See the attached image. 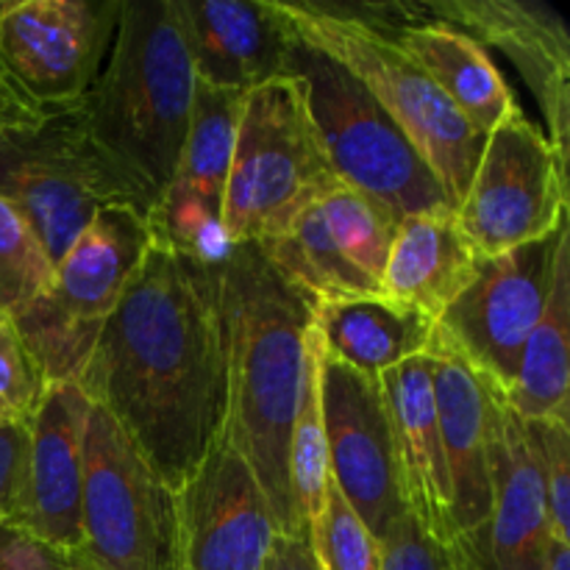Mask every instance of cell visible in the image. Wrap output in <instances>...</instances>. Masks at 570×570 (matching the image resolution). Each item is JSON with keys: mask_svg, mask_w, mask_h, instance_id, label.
I'll use <instances>...</instances> for the list:
<instances>
[{"mask_svg": "<svg viewBox=\"0 0 570 570\" xmlns=\"http://www.w3.org/2000/svg\"><path fill=\"white\" fill-rule=\"evenodd\" d=\"M76 384L178 493L226 426L220 262L154 239Z\"/></svg>", "mask_w": 570, "mask_h": 570, "instance_id": "6da1fadb", "label": "cell"}, {"mask_svg": "<svg viewBox=\"0 0 570 570\" xmlns=\"http://www.w3.org/2000/svg\"><path fill=\"white\" fill-rule=\"evenodd\" d=\"M220 304L228 376L223 432L259 482L278 534L309 540L289 484V434L317 304L254 243L232 245L223 254Z\"/></svg>", "mask_w": 570, "mask_h": 570, "instance_id": "7a4b0ae2", "label": "cell"}, {"mask_svg": "<svg viewBox=\"0 0 570 570\" xmlns=\"http://www.w3.org/2000/svg\"><path fill=\"white\" fill-rule=\"evenodd\" d=\"M195 67L176 0H122L98 81L83 95L100 142L154 184H170L187 139Z\"/></svg>", "mask_w": 570, "mask_h": 570, "instance_id": "3957f363", "label": "cell"}, {"mask_svg": "<svg viewBox=\"0 0 570 570\" xmlns=\"http://www.w3.org/2000/svg\"><path fill=\"white\" fill-rule=\"evenodd\" d=\"M0 198L56 267L100 212L131 209L154 220L161 195L100 142L81 98L0 131Z\"/></svg>", "mask_w": 570, "mask_h": 570, "instance_id": "277c9868", "label": "cell"}, {"mask_svg": "<svg viewBox=\"0 0 570 570\" xmlns=\"http://www.w3.org/2000/svg\"><path fill=\"white\" fill-rule=\"evenodd\" d=\"M271 6L293 37L340 61L376 98L432 167L451 204H460L482 156L484 134L443 98L421 65L351 6L312 0H271Z\"/></svg>", "mask_w": 570, "mask_h": 570, "instance_id": "5b68a950", "label": "cell"}, {"mask_svg": "<svg viewBox=\"0 0 570 570\" xmlns=\"http://www.w3.org/2000/svg\"><path fill=\"white\" fill-rule=\"evenodd\" d=\"M284 72L298 81L323 154L340 181L373 195L399 217L456 212L415 145L340 61L293 37Z\"/></svg>", "mask_w": 570, "mask_h": 570, "instance_id": "8992f818", "label": "cell"}, {"mask_svg": "<svg viewBox=\"0 0 570 570\" xmlns=\"http://www.w3.org/2000/svg\"><path fill=\"white\" fill-rule=\"evenodd\" d=\"M337 181L293 76L245 92L223 200L228 248L278 234Z\"/></svg>", "mask_w": 570, "mask_h": 570, "instance_id": "52a82bcc", "label": "cell"}, {"mask_svg": "<svg viewBox=\"0 0 570 570\" xmlns=\"http://www.w3.org/2000/svg\"><path fill=\"white\" fill-rule=\"evenodd\" d=\"M154 243L148 217L106 209L56 262L53 284L11 321L48 387L76 384L122 289Z\"/></svg>", "mask_w": 570, "mask_h": 570, "instance_id": "ba28073f", "label": "cell"}, {"mask_svg": "<svg viewBox=\"0 0 570 570\" xmlns=\"http://www.w3.org/2000/svg\"><path fill=\"white\" fill-rule=\"evenodd\" d=\"M83 570H176V501L122 429L89 406L83 429Z\"/></svg>", "mask_w": 570, "mask_h": 570, "instance_id": "9c48e42d", "label": "cell"}, {"mask_svg": "<svg viewBox=\"0 0 570 570\" xmlns=\"http://www.w3.org/2000/svg\"><path fill=\"white\" fill-rule=\"evenodd\" d=\"M568 217V167L518 106L484 137L456 223L482 259L534 243Z\"/></svg>", "mask_w": 570, "mask_h": 570, "instance_id": "30bf717a", "label": "cell"}, {"mask_svg": "<svg viewBox=\"0 0 570 570\" xmlns=\"http://www.w3.org/2000/svg\"><path fill=\"white\" fill-rule=\"evenodd\" d=\"M570 220L534 243L479 262L473 282L438 317V334L501 393L515 382L518 360L549 304L557 256Z\"/></svg>", "mask_w": 570, "mask_h": 570, "instance_id": "8fae6325", "label": "cell"}, {"mask_svg": "<svg viewBox=\"0 0 570 570\" xmlns=\"http://www.w3.org/2000/svg\"><path fill=\"white\" fill-rule=\"evenodd\" d=\"M321 379L323 432L332 482L367 532L382 543L406 515L401 493L393 423L379 382L362 376L323 351L312 326Z\"/></svg>", "mask_w": 570, "mask_h": 570, "instance_id": "7c38bea8", "label": "cell"}, {"mask_svg": "<svg viewBox=\"0 0 570 570\" xmlns=\"http://www.w3.org/2000/svg\"><path fill=\"white\" fill-rule=\"evenodd\" d=\"M122 0H11L0 59L42 109L81 100L98 81Z\"/></svg>", "mask_w": 570, "mask_h": 570, "instance_id": "4fadbf2b", "label": "cell"}, {"mask_svg": "<svg viewBox=\"0 0 570 570\" xmlns=\"http://www.w3.org/2000/svg\"><path fill=\"white\" fill-rule=\"evenodd\" d=\"M426 356L451 482L454 554L468 570L482 549L493 512V445L507 404L504 393L473 371L438 332Z\"/></svg>", "mask_w": 570, "mask_h": 570, "instance_id": "5bb4252c", "label": "cell"}, {"mask_svg": "<svg viewBox=\"0 0 570 570\" xmlns=\"http://www.w3.org/2000/svg\"><path fill=\"white\" fill-rule=\"evenodd\" d=\"M173 501L176 570H265L278 529L259 482L226 432Z\"/></svg>", "mask_w": 570, "mask_h": 570, "instance_id": "9a60e30c", "label": "cell"}, {"mask_svg": "<svg viewBox=\"0 0 570 570\" xmlns=\"http://www.w3.org/2000/svg\"><path fill=\"white\" fill-rule=\"evenodd\" d=\"M243 98V92L195 78L187 139L150 220L154 239L206 262H220L228 250L223 237V200Z\"/></svg>", "mask_w": 570, "mask_h": 570, "instance_id": "2e32d148", "label": "cell"}, {"mask_svg": "<svg viewBox=\"0 0 570 570\" xmlns=\"http://www.w3.org/2000/svg\"><path fill=\"white\" fill-rule=\"evenodd\" d=\"M415 9L468 33L482 48H499L518 67L543 111V134L568 167L570 37L557 9L538 0H426Z\"/></svg>", "mask_w": 570, "mask_h": 570, "instance_id": "e0dca14e", "label": "cell"}, {"mask_svg": "<svg viewBox=\"0 0 570 570\" xmlns=\"http://www.w3.org/2000/svg\"><path fill=\"white\" fill-rule=\"evenodd\" d=\"M89 406L78 384H53L28 421V488L20 532L72 562L81 560L83 429Z\"/></svg>", "mask_w": 570, "mask_h": 570, "instance_id": "ac0fdd59", "label": "cell"}, {"mask_svg": "<svg viewBox=\"0 0 570 570\" xmlns=\"http://www.w3.org/2000/svg\"><path fill=\"white\" fill-rule=\"evenodd\" d=\"M351 9L384 28L479 134L488 137L518 109L515 95L490 59L488 48L473 37L417 14L415 3H360Z\"/></svg>", "mask_w": 570, "mask_h": 570, "instance_id": "d6986e66", "label": "cell"}, {"mask_svg": "<svg viewBox=\"0 0 570 570\" xmlns=\"http://www.w3.org/2000/svg\"><path fill=\"white\" fill-rule=\"evenodd\" d=\"M379 387L393 423L406 512L429 538L454 551L451 482L434 404L432 362L426 354L412 356L384 371L379 376Z\"/></svg>", "mask_w": 570, "mask_h": 570, "instance_id": "ffe728a7", "label": "cell"}, {"mask_svg": "<svg viewBox=\"0 0 570 570\" xmlns=\"http://www.w3.org/2000/svg\"><path fill=\"white\" fill-rule=\"evenodd\" d=\"M195 78L250 92L284 76L293 33L271 0H176Z\"/></svg>", "mask_w": 570, "mask_h": 570, "instance_id": "44dd1931", "label": "cell"}, {"mask_svg": "<svg viewBox=\"0 0 570 570\" xmlns=\"http://www.w3.org/2000/svg\"><path fill=\"white\" fill-rule=\"evenodd\" d=\"M551 538L532 440L521 417L504 410L493 445V512L468 570H543Z\"/></svg>", "mask_w": 570, "mask_h": 570, "instance_id": "7402d4cb", "label": "cell"}, {"mask_svg": "<svg viewBox=\"0 0 570 570\" xmlns=\"http://www.w3.org/2000/svg\"><path fill=\"white\" fill-rule=\"evenodd\" d=\"M482 256L473 250L456 223V212H426L399 223L382 295L417 306L438 321L451 301L473 282Z\"/></svg>", "mask_w": 570, "mask_h": 570, "instance_id": "603a6c76", "label": "cell"}, {"mask_svg": "<svg viewBox=\"0 0 570 570\" xmlns=\"http://www.w3.org/2000/svg\"><path fill=\"white\" fill-rule=\"evenodd\" d=\"M312 326L328 356L373 382L390 367L426 354L438 332L432 315L387 295L317 304Z\"/></svg>", "mask_w": 570, "mask_h": 570, "instance_id": "cb8c5ba5", "label": "cell"}, {"mask_svg": "<svg viewBox=\"0 0 570 570\" xmlns=\"http://www.w3.org/2000/svg\"><path fill=\"white\" fill-rule=\"evenodd\" d=\"M570 237L557 256L549 304L518 360L515 382L504 393L507 410L527 423H570Z\"/></svg>", "mask_w": 570, "mask_h": 570, "instance_id": "d4e9b609", "label": "cell"}, {"mask_svg": "<svg viewBox=\"0 0 570 570\" xmlns=\"http://www.w3.org/2000/svg\"><path fill=\"white\" fill-rule=\"evenodd\" d=\"M254 245H259L265 259L315 304L382 295V289L362 276L334 245L317 200L295 215L282 232Z\"/></svg>", "mask_w": 570, "mask_h": 570, "instance_id": "484cf974", "label": "cell"}, {"mask_svg": "<svg viewBox=\"0 0 570 570\" xmlns=\"http://www.w3.org/2000/svg\"><path fill=\"white\" fill-rule=\"evenodd\" d=\"M289 484L306 532H315L326 510L328 484H332V465H328L326 432H323L321 412V379H317V351L312 328L306 334V365L304 384H301L298 412L289 434Z\"/></svg>", "mask_w": 570, "mask_h": 570, "instance_id": "4316f807", "label": "cell"}, {"mask_svg": "<svg viewBox=\"0 0 570 570\" xmlns=\"http://www.w3.org/2000/svg\"><path fill=\"white\" fill-rule=\"evenodd\" d=\"M317 206H321V215L326 220L334 245L343 250L345 259L382 289V273L387 265L390 245H393L399 223L404 217L395 215L390 206H384L373 195L343 181L326 189L317 198Z\"/></svg>", "mask_w": 570, "mask_h": 570, "instance_id": "83f0119b", "label": "cell"}, {"mask_svg": "<svg viewBox=\"0 0 570 570\" xmlns=\"http://www.w3.org/2000/svg\"><path fill=\"white\" fill-rule=\"evenodd\" d=\"M53 284V262L31 228L0 198V317L14 321Z\"/></svg>", "mask_w": 570, "mask_h": 570, "instance_id": "f1b7e54d", "label": "cell"}, {"mask_svg": "<svg viewBox=\"0 0 570 570\" xmlns=\"http://www.w3.org/2000/svg\"><path fill=\"white\" fill-rule=\"evenodd\" d=\"M309 543L321 570H382V543L367 532L334 482L328 484L323 521L309 534Z\"/></svg>", "mask_w": 570, "mask_h": 570, "instance_id": "f546056e", "label": "cell"}, {"mask_svg": "<svg viewBox=\"0 0 570 570\" xmlns=\"http://www.w3.org/2000/svg\"><path fill=\"white\" fill-rule=\"evenodd\" d=\"M523 426H527L534 456H538L551 534L570 543V423L523 421Z\"/></svg>", "mask_w": 570, "mask_h": 570, "instance_id": "4dcf8cb0", "label": "cell"}, {"mask_svg": "<svg viewBox=\"0 0 570 570\" xmlns=\"http://www.w3.org/2000/svg\"><path fill=\"white\" fill-rule=\"evenodd\" d=\"M48 382L11 321L0 317V406L17 421H31Z\"/></svg>", "mask_w": 570, "mask_h": 570, "instance_id": "1f68e13d", "label": "cell"}, {"mask_svg": "<svg viewBox=\"0 0 570 570\" xmlns=\"http://www.w3.org/2000/svg\"><path fill=\"white\" fill-rule=\"evenodd\" d=\"M28 488V421L0 426V527L20 529Z\"/></svg>", "mask_w": 570, "mask_h": 570, "instance_id": "d6a6232c", "label": "cell"}, {"mask_svg": "<svg viewBox=\"0 0 570 570\" xmlns=\"http://www.w3.org/2000/svg\"><path fill=\"white\" fill-rule=\"evenodd\" d=\"M382 570H462L456 554L429 538L406 512L382 540Z\"/></svg>", "mask_w": 570, "mask_h": 570, "instance_id": "836d02e7", "label": "cell"}, {"mask_svg": "<svg viewBox=\"0 0 570 570\" xmlns=\"http://www.w3.org/2000/svg\"><path fill=\"white\" fill-rule=\"evenodd\" d=\"M45 111L48 109H42L31 95L22 92L20 83L9 76L3 59H0V126H31V122L42 120Z\"/></svg>", "mask_w": 570, "mask_h": 570, "instance_id": "e575fe53", "label": "cell"}, {"mask_svg": "<svg viewBox=\"0 0 570 570\" xmlns=\"http://www.w3.org/2000/svg\"><path fill=\"white\" fill-rule=\"evenodd\" d=\"M48 554V546L37 543L20 529L0 527V570H39Z\"/></svg>", "mask_w": 570, "mask_h": 570, "instance_id": "d590c367", "label": "cell"}, {"mask_svg": "<svg viewBox=\"0 0 570 570\" xmlns=\"http://www.w3.org/2000/svg\"><path fill=\"white\" fill-rule=\"evenodd\" d=\"M265 570H321V566L309 540L276 534L267 549Z\"/></svg>", "mask_w": 570, "mask_h": 570, "instance_id": "8d00e7d4", "label": "cell"}, {"mask_svg": "<svg viewBox=\"0 0 570 570\" xmlns=\"http://www.w3.org/2000/svg\"><path fill=\"white\" fill-rule=\"evenodd\" d=\"M543 570H570V543L551 538L549 551H546V568Z\"/></svg>", "mask_w": 570, "mask_h": 570, "instance_id": "74e56055", "label": "cell"}, {"mask_svg": "<svg viewBox=\"0 0 570 570\" xmlns=\"http://www.w3.org/2000/svg\"><path fill=\"white\" fill-rule=\"evenodd\" d=\"M9 421H17V417H11L9 412H6L3 406H0V426H6V423H9Z\"/></svg>", "mask_w": 570, "mask_h": 570, "instance_id": "f35d334b", "label": "cell"}, {"mask_svg": "<svg viewBox=\"0 0 570 570\" xmlns=\"http://www.w3.org/2000/svg\"><path fill=\"white\" fill-rule=\"evenodd\" d=\"M3 128H6V126H0V131H3Z\"/></svg>", "mask_w": 570, "mask_h": 570, "instance_id": "ab89813d", "label": "cell"}]
</instances>
